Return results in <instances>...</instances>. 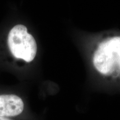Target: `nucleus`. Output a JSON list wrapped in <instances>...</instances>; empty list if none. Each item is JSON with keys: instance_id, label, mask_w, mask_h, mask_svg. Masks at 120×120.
Returning a JSON list of instances; mask_svg holds the SVG:
<instances>
[{"instance_id": "2", "label": "nucleus", "mask_w": 120, "mask_h": 120, "mask_svg": "<svg viewBox=\"0 0 120 120\" xmlns=\"http://www.w3.org/2000/svg\"><path fill=\"white\" fill-rule=\"evenodd\" d=\"M8 45L15 57L27 62L33 61L36 55V42L24 25H17L12 28L8 34Z\"/></svg>"}, {"instance_id": "4", "label": "nucleus", "mask_w": 120, "mask_h": 120, "mask_svg": "<svg viewBox=\"0 0 120 120\" xmlns=\"http://www.w3.org/2000/svg\"><path fill=\"white\" fill-rule=\"evenodd\" d=\"M0 120H13L11 118L4 117L0 116Z\"/></svg>"}, {"instance_id": "3", "label": "nucleus", "mask_w": 120, "mask_h": 120, "mask_svg": "<svg viewBox=\"0 0 120 120\" xmlns=\"http://www.w3.org/2000/svg\"><path fill=\"white\" fill-rule=\"evenodd\" d=\"M22 98L13 94L0 95V116L11 118L19 116L23 111Z\"/></svg>"}, {"instance_id": "1", "label": "nucleus", "mask_w": 120, "mask_h": 120, "mask_svg": "<svg viewBox=\"0 0 120 120\" xmlns=\"http://www.w3.org/2000/svg\"><path fill=\"white\" fill-rule=\"evenodd\" d=\"M92 60L96 70L103 76L120 72V36L102 41L94 51Z\"/></svg>"}]
</instances>
